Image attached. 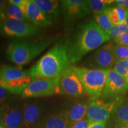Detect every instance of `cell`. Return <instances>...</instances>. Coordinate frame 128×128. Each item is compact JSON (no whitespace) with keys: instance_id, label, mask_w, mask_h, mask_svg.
Masks as SVG:
<instances>
[{"instance_id":"obj_1","label":"cell","mask_w":128,"mask_h":128,"mask_svg":"<svg viewBox=\"0 0 128 128\" xmlns=\"http://www.w3.org/2000/svg\"><path fill=\"white\" fill-rule=\"evenodd\" d=\"M109 35L103 31L93 20L82 24L65 41L71 63L79 62L87 54L110 40Z\"/></svg>"},{"instance_id":"obj_2","label":"cell","mask_w":128,"mask_h":128,"mask_svg":"<svg viewBox=\"0 0 128 128\" xmlns=\"http://www.w3.org/2000/svg\"><path fill=\"white\" fill-rule=\"evenodd\" d=\"M65 41H58L28 71L32 81L58 77L64 70L71 68Z\"/></svg>"},{"instance_id":"obj_3","label":"cell","mask_w":128,"mask_h":128,"mask_svg":"<svg viewBox=\"0 0 128 128\" xmlns=\"http://www.w3.org/2000/svg\"><path fill=\"white\" fill-rule=\"evenodd\" d=\"M56 39L55 36L38 40L15 39L7 46V56L12 63L22 66L27 65L49 47Z\"/></svg>"},{"instance_id":"obj_4","label":"cell","mask_w":128,"mask_h":128,"mask_svg":"<svg viewBox=\"0 0 128 128\" xmlns=\"http://www.w3.org/2000/svg\"><path fill=\"white\" fill-rule=\"evenodd\" d=\"M71 68L78 75L87 94L91 96V100L100 98L110 70L79 66Z\"/></svg>"},{"instance_id":"obj_5","label":"cell","mask_w":128,"mask_h":128,"mask_svg":"<svg viewBox=\"0 0 128 128\" xmlns=\"http://www.w3.org/2000/svg\"><path fill=\"white\" fill-rule=\"evenodd\" d=\"M32 81L28 71L10 65L0 66V87L12 94H21Z\"/></svg>"},{"instance_id":"obj_6","label":"cell","mask_w":128,"mask_h":128,"mask_svg":"<svg viewBox=\"0 0 128 128\" xmlns=\"http://www.w3.org/2000/svg\"><path fill=\"white\" fill-rule=\"evenodd\" d=\"M123 96H115L109 98H100L90 100L87 117L90 120L106 122L122 103Z\"/></svg>"},{"instance_id":"obj_7","label":"cell","mask_w":128,"mask_h":128,"mask_svg":"<svg viewBox=\"0 0 128 128\" xmlns=\"http://www.w3.org/2000/svg\"><path fill=\"white\" fill-rule=\"evenodd\" d=\"M44 30L23 21L6 19L0 22V35L7 38H24L39 36Z\"/></svg>"},{"instance_id":"obj_8","label":"cell","mask_w":128,"mask_h":128,"mask_svg":"<svg viewBox=\"0 0 128 128\" xmlns=\"http://www.w3.org/2000/svg\"><path fill=\"white\" fill-rule=\"evenodd\" d=\"M60 94L59 76L52 79H38L32 81L21 94L22 98H36Z\"/></svg>"},{"instance_id":"obj_9","label":"cell","mask_w":128,"mask_h":128,"mask_svg":"<svg viewBox=\"0 0 128 128\" xmlns=\"http://www.w3.org/2000/svg\"><path fill=\"white\" fill-rule=\"evenodd\" d=\"M60 94L81 97L87 94L78 75L72 68L64 70L59 76Z\"/></svg>"},{"instance_id":"obj_10","label":"cell","mask_w":128,"mask_h":128,"mask_svg":"<svg viewBox=\"0 0 128 128\" xmlns=\"http://www.w3.org/2000/svg\"><path fill=\"white\" fill-rule=\"evenodd\" d=\"M114 44L108 42L96 50L88 60L91 69L111 70L114 65L113 48Z\"/></svg>"},{"instance_id":"obj_11","label":"cell","mask_w":128,"mask_h":128,"mask_svg":"<svg viewBox=\"0 0 128 128\" xmlns=\"http://www.w3.org/2000/svg\"><path fill=\"white\" fill-rule=\"evenodd\" d=\"M2 126L7 128H20L23 125V108L18 103L4 104L0 106Z\"/></svg>"},{"instance_id":"obj_12","label":"cell","mask_w":128,"mask_h":128,"mask_svg":"<svg viewBox=\"0 0 128 128\" xmlns=\"http://www.w3.org/2000/svg\"><path fill=\"white\" fill-rule=\"evenodd\" d=\"M60 4L64 17L69 20L82 18L92 12L88 1L62 0Z\"/></svg>"},{"instance_id":"obj_13","label":"cell","mask_w":128,"mask_h":128,"mask_svg":"<svg viewBox=\"0 0 128 128\" xmlns=\"http://www.w3.org/2000/svg\"><path fill=\"white\" fill-rule=\"evenodd\" d=\"M128 90L127 83L124 78L112 69L108 73L101 97L106 98L115 96H122Z\"/></svg>"},{"instance_id":"obj_14","label":"cell","mask_w":128,"mask_h":128,"mask_svg":"<svg viewBox=\"0 0 128 128\" xmlns=\"http://www.w3.org/2000/svg\"><path fill=\"white\" fill-rule=\"evenodd\" d=\"M68 109L60 108L52 111L38 124V128H70Z\"/></svg>"},{"instance_id":"obj_15","label":"cell","mask_w":128,"mask_h":128,"mask_svg":"<svg viewBox=\"0 0 128 128\" xmlns=\"http://www.w3.org/2000/svg\"><path fill=\"white\" fill-rule=\"evenodd\" d=\"M44 104L40 100L26 102L23 105V125L25 128H32L39 121L44 112Z\"/></svg>"},{"instance_id":"obj_16","label":"cell","mask_w":128,"mask_h":128,"mask_svg":"<svg viewBox=\"0 0 128 128\" xmlns=\"http://www.w3.org/2000/svg\"><path fill=\"white\" fill-rule=\"evenodd\" d=\"M27 18L33 25L40 28L51 26L53 23L44 16L40 9L38 7L34 0H29L28 6Z\"/></svg>"},{"instance_id":"obj_17","label":"cell","mask_w":128,"mask_h":128,"mask_svg":"<svg viewBox=\"0 0 128 128\" xmlns=\"http://www.w3.org/2000/svg\"><path fill=\"white\" fill-rule=\"evenodd\" d=\"M47 18L51 22L57 20L60 15V1L57 0H34Z\"/></svg>"},{"instance_id":"obj_18","label":"cell","mask_w":128,"mask_h":128,"mask_svg":"<svg viewBox=\"0 0 128 128\" xmlns=\"http://www.w3.org/2000/svg\"><path fill=\"white\" fill-rule=\"evenodd\" d=\"M89 103L90 101L78 102L68 110V119L70 126H71L76 122L84 119L85 116L87 115Z\"/></svg>"},{"instance_id":"obj_19","label":"cell","mask_w":128,"mask_h":128,"mask_svg":"<svg viewBox=\"0 0 128 128\" xmlns=\"http://www.w3.org/2000/svg\"><path fill=\"white\" fill-rule=\"evenodd\" d=\"M128 9L119 7V6H112L106 10L108 18L113 25L125 22L127 17Z\"/></svg>"},{"instance_id":"obj_20","label":"cell","mask_w":128,"mask_h":128,"mask_svg":"<svg viewBox=\"0 0 128 128\" xmlns=\"http://www.w3.org/2000/svg\"><path fill=\"white\" fill-rule=\"evenodd\" d=\"M6 19H12L23 22L28 21V18L24 16L21 10L17 6L10 3H8L0 16V22Z\"/></svg>"},{"instance_id":"obj_21","label":"cell","mask_w":128,"mask_h":128,"mask_svg":"<svg viewBox=\"0 0 128 128\" xmlns=\"http://www.w3.org/2000/svg\"><path fill=\"white\" fill-rule=\"evenodd\" d=\"M115 124H128V99L123 101L113 114Z\"/></svg>"},{"instance_id":"obj_22","label":"cell","mask_w":128,"mask_h":128,"mask_svg":"<svg viewBox=\"0 0 128 128\" xmlns=\"http://www.w3.org/2000/svg\"><path fill=\"white\" fill-rule=\"evenodd\" d=\"M114 0H90L88 1L91 12L97 14L104 12L114 4Z\"/></svg>"},{"instance_id":"obj_23","label":"cell","mask_w":128,"mask_h":128,"mask_svg":"<svg viewBox=\"0 0 128 128\" xmlns=\"http://www.w3.org/2000/svg\"><path fill=\"white\" fill-rule=\"evenodd\" d=\"M94 22L97 24L101 29L108 34L113 24L110 22L106 11L100 13L94 14Z\"/></svg>"},{"instance_id":"obj_24","label":"cell","mask_w":128,"mask_h":128,"mask_svg":"<svg viewBox=\"0 0 128 128\" xmlns=\"http://www.w3.org/2000/svg\"><path fill=\"white\" fill-rule=\"evenodd\" d=\"M113 69L124 78L128 87V58L117 62Z\"/></svg>"},{"instance_id":"obj_25","label":"cell","mask_w":128,"mask_h":128,"mask_svg":"<svg viewBox=\"0 0 128 128\" xmlns=\"http://www.w3.org/2000/svg\"><path fill=\"white\" fill-rule=\"evenodd\" d=\"M114 63L128 58V46L114 44L113 48Z\"/></svg>"},{"instance_id":"obj_26","label":"cell","mask_w":128,"mask_h":128,"mask_svg":"<svg viewBox=\"0 0 128 128\" xmlns=\"http://www.w3.org/2000/svg\"><path fill=\"white\" fill-rule=\"evenodd\" d=\"M128 31V28L127 24H126L125 22H124V23L119 24L112 26L108 34L109 35L110 38L114 39L117 37H119L123 34H124V33H125Z\"/></svg>"},{"instance_id":"obj_27","label":"cell","mask_w":128,"mask_h":128,"mask_svg":"<svg viewBox=\"0 0 128 128\" xmlns=\"http://www.w3.org/2000/svg\"><path fill=\"white\" fill-rule=\"evenodd\" d=\"M28 2H29V0H10V1H9L10 4L15 5V6H17L21 10L24 16L26 18Z\"/></svg>"},{"instance_id":"obj_28","label":"cell","mask_w":128,"mask_h":128,"mask_svg":"<svg viewBox=\"0 0 128 128\" xmlns=\"http://www.w3.org/2000/svg\"><path fill=\"white\" fill-rule=\"evenodd\" d=\"M114 41L116 44L128 46V31L121 36L114 38Z\"/></svg>"},{"instance_id":"obj_29","label":"cell","mask_w":128,"mask_h":128,"mask_svg":"<svg viewBox=\"0 0 128 128\" xmlns=\"http://www.w3.org/2000/svg\"><path fill=\"white\" fill-rule=\"evenodd\" d=\"M12 94L7 90L0 87V106L3 105L5 102H6Z\"/></svg>"},{"instance_id":"obj_30","label":"cell","mask_w":128,"mask_h":128,"mask_svg":"<svg viewBox=\"0 0 128 128\" xmlns=\"http://www.w3.org/2000/svg\"><path fill=\"white\" fill-rule=\"evenodd\" d=\"M90 122V119L88 118H84L81 120L77 122L72 124L70 128H87Z\"/></svg>"},{"instance_id":"obj_31","label":"cell","mask_w":128,"mask_h":128,"mask_svg":"<svg viewBox=\"0 0 128 128\" xmlns=\"http://www.w3.org/2000/svg\"><path fill=\"white\" fill-rule=\"evenodd\" d=\"M87 128H106V122H96L90 120Z\"/></svg>"},{"instance_id":"obj_32","label":"cell","mask_w":128,"mask_h":128,"mask_svg":"<svg viewBox=\"0 0 128 128\" xmlns=\"http://www.w3.org/2000/svg\"><path fill=\"white\" fill-rule=\"evenodd\" d=\"M114 4L117 6L128 9V0H116Z\"/></svg>"},{"instance_id":"obj_33","label":"cell","mask_w":128,"mask_h":128,"mask_svg":"<svg viewBox=\"0 0 128 128\" xmlns=\"http://www.w3.org/2000/svg\"><path fill=\"white\" fill-rule=\"evenodd\" d=\"M113 128H128V124H116Z\"/></svg>"},{"instance_id":"obj_34","label":"cell","mask_w":128,"mask_h":128,"mask_svg":"<svg viewBox=\"0 0 128 128\" xmlns=\"http://www.w3.org/2000/svg\"><path fill=\"white\" fill-rule=\"evenodd\" d=\"M125 23H126V24H127V26L128 28V12L127 17H126V20H125Z\"/></svg>"},{"instance_id":"obj_35","label":"cell","mask_w":128,"mask_h":128,"mask_svg":"<svg viewBox=\"0 0 128 128\" xmlns=\"http://www.w3.org/2000/svg\"><path fill=\"white\" fill-rule=\"evenodd\" d=\"M2 126V121H1V116H0V127Z\"/></svg>"},{"instance_id":"obj_36","label":"cell","mask_w":128,"mask_h":128,"mask_svg":"<svg viewBox=\"0 0 128 128\" xmlns=\"http://www.w3.org/2000/svg\"><path fill=\"white\" fill-rule=\"evenodd\" d=\"M0 128H6V127H4V126H1Z\"/></svg>"}]
</instances>
